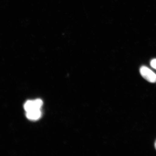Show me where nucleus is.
<instances>
[{
    "label": "nucleus",
    "instance_id": "obj_2",
    "mask_svg": "<svg viewBox=\"0 0 156 156\" xmlns=\"http://www.w3.org/2000/svg\"><path fill=\"white\" fill-rule=\"evenodd\" d=\"M43 104L41 99H38L34 100H29L25 103L24 108L26 112L35 110H40Z\"/></svg>",
    "mask_w": 156,
    "mask_h": 156
},
{
    "label": "nucleus",
    "instance_id": "obj_4",
    "mask_svg": "<svg viewBox=\"0 0 156 156\" xmlns=\"http://www.w3.org/2000/svg\"><path fill=\"white\" fill-rule=\"evenodd\" d=\"M151 67L156 70V58H154L151 62Z\"/></svg>",
    "mask_w": 156,
    "mask_h": 156
},
{
    "label": "nucleus",
    "instance_id": "obj_3",
    "mask_svg": "<svg viewBox=\"0 0 156 156\" xmlns=\"http://www.w3.org/2000/svg\"><path fill=\"white\" fill-rule=\"evenodd\" d=\"M42 112L40 110H35L26 112V116L29 119L31 120H37L41 118Z\"/></svg>",
    "mask_w": 156,
    "mask_h": 156
},
{
    "label": "nucleus",
    "instance_id": "obj_1",
    "mask_svg": "<svg viewBox=\"0 0 156 156\" xmlns=\"http://www.w3.org/2000/svg\"><path fill=\"white\" fill-rule=\"evenodd\" d=\"M140 73L146 80L151 83H156V74L149 68L142 66L140 69Z\"/></svg>",
    "mask_w": 156,
    "mask_h": 156
},
{
    "label": "nucleus",
    "instance_id": "obj_5",
    "mask_svg": "<svg viewBox=\"0 0 156 156\" xmlns=\"http://www.w3.org/2000/svg\"><path fill=\"white\" fill-rule=\"evenodd\" d=\"M154 146H155V149L156 150V141L155 142V145H154Z\"/></svg>",
    "mask_w": 156,
    "mask_h": 156
}]
</instances>
